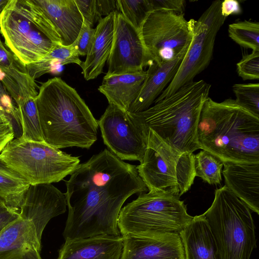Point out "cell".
Masks as SVG:
<instances>
[{"label":"cell","mask_w":259,"mask_h":259,"mask_svg":"<svg viewBox=\"0 0 259 259\" xmlns=\"http://www.w3.org/2000/svg\"><path fill=\"white\" fill-rule=\"evenodd\" d=\"M66 186L65 240L121 235L118 219L123 203L132 195L148 190L137 166L107 149L79 164Z\"/></svg>","instance_id":"1"},{"label":"cell","mask_w":259,"mask_h":259,"mask_svg":"<svg viewBox=\"0 0 259 259\" xmlns=\"http://www.w3.org/2000/svg\"><path fill=\"white\" fill-rule=\"evenodd\" d=\"M200 149L224 162L259 163V117L235 100L204 102L197 129Z\"/></svg>","instance_id":"2"},{"label":"cell","mask_w":259,"mask_h":259,"mask_svg":"<svg viewBox=\"0 0 259 259\" xmlns=\"http://www.w3.org/2000/svg\"><path fill=\"white\" fill-rule=\"evenodd\" d=\"M36 103L47 144L59 149H89L97 141L98 120L77 91L60 77L41 83Z\"/></svg>","instance_id":"3"},{"label":"cell","mask_w":259,"mask_h":259,"mask_svg":"<svg viewBox=\"0 0 259 259\" xmlns=\"http://www.w3.org/2000/svg\"><path fill=\"white\" fill-rule=\"evenodd\" d=\"M211 85L201 79L189 82L147 109L128 113L142 130H152L172 148L193 153L200 149L197 129L203 105Z\"/></svg>","instance_id":"4"},{"label":"cell","mask_w":259,"mask_h":259,"mask_svg":"<svg viewBox=\"0 0 259 259\" xmlns=\"http://www.w3.org/2000/svg\"><path fill=\"white\" fill-rule=\"evenodd\" d=\"M0 32L7 47L25 66L62 44L54 26L33 0H9L0 14Z\"/></svg>","instance_id":"5"},{"label":"cell","mask_w":259,"mask_h":259,"mask_svg":"<svg viewBox=\"0 0 259 259\" xmlns=\"http://www.w3.org/2000/svg\"><path fill=\"white\" fill-rule=\"evenodd\" d=\"M203 214L214 240L217 259H250L256 239L246 204L224 186L215 189L213 202Z\"/></svg>","instance_id":"6"},{"label":"cell","mask_w":259,"mask_h":259,"mask_svg":"<svg viewBox=\"0 0 259 259\" xmlns=\"http://www.w3.org/2000/svg\"><path fill=\"white\" fill-rule=\"evenodd\" d=\"M179 197L149 191L121 209L118 227L122 236L144 237L156 233H179L193 217Z\"/></svg>","instance_id":"7"},{"label":"cell","mask_w":259,"mask_h":259,"mask_svg":"<svg viewBox=\"0 0 259 259\" xmlns=\"http://www.w3.org/2000/svg\"><path fill=\"white\" fill-rule=\"evenodd\" d=\"M194 155L175 150L149 128L145 152L137 168L149 191L180 197L190 189L196 177Z\"/></svg>","instance_id":"8"},{"label":"cell","mask_w":259,"mask_h":259,"mask_svg":"<svg viewBox=\"0 0 259 259\" xmlns=\"http://www.w3.org/2000/svg\"><path fill=\"white\" fill-rule=\"evenodd\" d=\"M0 160L23 177L29 185L51 184L71 175L79 164L72 156L45 142L14 139L0 153Z\"/></svg>","instance_id":"9"},{"label":"cell","mask_w":259,"mask_h":259,"mask_svg":"<svg viewBox=\"0 0 259 259\" xmlns=\"http://www.w3.org/2000/svg\"><path fill=\"white\" fill-rule=\"evenodd\" d=\"M221 2H213L198 20L188 21L192 33L191 43L174 77L155 102L193 81L209 64L217 34L226 19L221 13Z\"/></svg>","instance_id":"10"},{"label":"cell","mask_w":259,"mask_h":259,"mask_svg":"<svg viewBox=\"0 0 259 259\" xmlns=\"http://www.w3.org/2000/svg\"><path fill=\"white\" fill-rule=\"evenodd\" d=\"M144 44L154 63L168 62L189 47L192 38L184 15L161 10H152L140 29Z\"/></svg>","instance_id":"11"},{"label":"cell","mask_w":259,"mask_h":259,"mask_svg":"<svg viewBox=\"0 0 259 259\" xmlns=\"http://www.w3.org/2000/svg\"><path fill=\"white\" fill-rule=\"evenodd\" d=\"M98 123L110 151L122 160L142 161L148 132L137 125L127 111L109 104Z\"/></svg>","instance_id":"12"},{"label":"cell","mask_w":259,"mask_h":259,"mask_svg":"<svg viewBox=\"0 0 259 259\" xmlns=\"http://www.w3.org/2000/svg\"><path fill=\"white\" fill-rule=\"evenodd\" d=\"M107 63V76L141 72L154 63L141 30L118 11L115 13L112 46Z\"/></svg>","instance_id":"13"},{"label":"cell","mask_w":259,"mask_h":259,"mask_svg":"<svg viewBox=\"0 0 259 259\" xmlns=\"http://www.w3.org/2000/svg\"><path fill=\"white\" fill-rule=\"evenodd\" d=\"M67 202L65 194L51 184L30 185L19 210L21 218L34 225L39 238L49 222L65 213Z\"/></svg>","instance_id":"14"},{"label":"cell","mask_w":259,"mask_h":259,"mask_svg":"<svg viewBox=\"0 0 259 259\" xmlns=\"http://www.w3.org/2000/svg\"><path fill=\"white\" fill-rule=\"evenodd\" d=\"M123 238L120 259H186L178 233H156L144 237L123 236Z\"/></svg>","instance_id":"15"},{"label":"cell","mask_w":259,"mask_h":259,"mask_svg":"<svg viewBox=\"0 0 259 259\" xmlns=\"http://www.w3.org/2000/svg\"><path fill=\"white\" fill-rule=\"evenodd\" d=\"M41 242L33 223L20 217L0 233V259H42Z\"/></svg>","instance_id":"16"},{"label":"cell","mask_w":259,"mask_h":259,"mask_svg":"<svg viewBox=\"0 0 259 259\" xmlns=\"http://www.w3.org/2000/svg\"><path fill=\"white\" fill-rule=\"evenodd\" d=\"M123 246L122 235H99L65 240L57 259H120Z\"/></svg>","instance_id":"17"},{"label":"cell","mask_w":259,"mask_h":259,"mask_svg":"<svg viewBox=\"0 0 259 259\" xmlns=\"http://www.w3.org/2000/svg\"><path fill=\"white\" fill-rule=\"evenodd\" d=\"M225 186L259 214V163H223Z\"/></svg>","instance_id":"18"},{"label":"cell","mask_w":259,"mask_h":259,"mask_svg":"<svg viewBox=\"0 0 259 259\" xmlns=\"http://www.w3.org/2000/svg\"><path fill=\"white\" fill-rule=\"evenodd\" d=\"M188 48L168 62L159 65L153 63L149 66L139 94L127 112L143 111L154 103L174 77Z\"/></svg>","instance_id":"19"},{"label":"cell","mask_w":259,"mask_h":259,"mask_svg":"<svg viewBox=\"0 0 259 259\" xmlns=\"http://www.w3.org/2000/svg\"><path fill=\"white\" fill-rule=\"evenodd\" d=\"M0 81L16 104L37 95V85L28 74L26 66L6 48L1 37Z\"/></svg>","instance_id":"20"},{"label":"cell","mask_w":259,"mask_h":259,"mask_svg":"<svg viewBox=\"0 0 259 259\" xmlns=\"http://www.w3.org/2000/svg\"><path fill=\"white\" fill-rule=\"evenodd\" d=\"M33 1L54 26L62 45H72L77 38L83 21L74 0Z\"/></svg>","instance_id":"21"},{"label":"cell","mask_w":259,"mask_h":259,"mask_svg":"<svg viewBox=\"0 0 259 259\" xmlns=\"http://www.w3.org/2000/svg\"><path fill=\"white\" fill-rule=\"evenodd\" d=\"M115 13L102 18L95 28L86 59L80 65L87 80L94 79L100 75L108 60L113 42Z\"/></svg>","instance_id":"22"},{"label":"cell","mask_w":259,"mask_h":259,"mask_svg":"<svg viewBox=\"0 0 259 259\" xmlns=\"http://www.w3.org/2000/svg\"><path fill=\"white\" fill-rule=\"evenodd\" d=\"M179 235L186 259H217L214 240L203 214L193 217Z\"/></svg>","instance_id":"23"},{"label":"cell","mask_w":259,"mask_h":259,"mask_svg":"<svg viewBox=\"0 0 259 259\" xmlns=\"http://www.w3.org/2000/svg\"><path fill=\"white\" fill-rule=\"evenodd\" d=\"M147 71L113 75H105L99 91L113 104L127 111L136 99L146 77Z\"/></svg>","instance_id":"24"},{"label":"cell","mask_w":259,"mask_h":259,"mask_svg":"<svg viewBox=\"0 0 259 259\" xmlns=\"http://www.w3.org/2000/svg\"><path fill=\"white\" fill-rule=\"evenodd\" d=\"M29 184L20 175L0 160V203L19 212Z\"/></svg>","instance_id":"25"},{"label":"cell","mask_w":259,"mask_h":259,"mask_svg":"<svg viewBox=\"0 0 259 259\" xmlns=\"http://www.w3.org/2000/svg\"><path fill=\"white\" fill-rule=\"evenodd\" d=\"M73 44L67 46L59 44L41 60L27 65L26 68L29 76L35 80L63 65L74 63L80 66L82 62Z\"/></svg>","instance_id":"26"},{"label":"cell","mask_w":259,"mask_h":259,"mask_svg":"<svg viewBox=\"0 0 259 259\" xmlns=\"http://www.w3.org/2000/svg\"><path fill=\"white\" fill-rule=\"evenodd\" d=\"M36 98L28 97L16 104L22 130L21 136L27 141L45 142L40 124Z\"/></svg>","instance_id":"27"},{"label":"cell","mask_w":259,"mask_h":259,"mask_svg":"<svg viewBox=\"0 0 259 259\" xmlns=\"http://www.w3.org/2000/svg\"><path fill=\"white\" fill-rule=\"evenodd\" d=\"M196 176L210 185L220 184L223 162L210 153L202 150L194 155Z\"/></svg>","instance_id":"28"},{"label":"cell","mask_w":259,"mask_h":259,"mask_svg":"<svg viewBox=\"0 0 259 259\" xmlns=\"http://www.w3.org/2000/svg\"><path fill=\"white\" fill-rule=\"evenodd\" d=\"M230 37L242 47L259 51V23L244 20L229 25Z\"/></svg>","instance_id":"29"},{"label":"cell","mask_w":259,"mask_h":259,"mask_svg":"<svg viewBox=\"0 0 259 259\" xmlns=\"http://www.w3.org/2000/svg\"><path fill=\"white\" fill-rule=\"evenodd\" d=\"M116 2L117 11L139 30L152 11L150 0H117Z\"/></svg>","instance_id":"30"},{"label":"cell","mask_w":259,"mask_h":259,"mask_svg":"<svg viewBox=\"0 0 259 259\" xmlns=\"http://www.w3.org/2000/svg\"><path fill=\"white\" fill-rule=\"evenodd\" d=\"M236 102L254 115L259 117V84L238 83L233 86Z\"/></svg>","instance_id":"31"},{"label":"cell","mask_w":259,"mask_h":259,"mask_svg":"<svg viewBox=\"0 0 259 259\" xmlns=\"http://www.w3.org/2000/svg\"><path fill=\"white\" fill-rule=\"evenodd\" d=\"M238 75L243 80L259 79V51H252L244 56L237 63Z\"/></svg>","instance_id":"32"},{"label":"cell","mask_w":259,"mask_h":259,"mask_svg":"<svg viewBox=\"0 0 259 259\" xmlns=\"http://www.w3.org/2000/svg\"><path fill=\"white\" fill-rule=\"evenodd\" d=\"M95 32V28L83 21L78 35L72 44L76 48L79 56H87L93 41Z\"/></svg>","instance_id":"33"},{"label":"cell","mask_w":259,"mask_h":259,"mask_svg":"<svg viewBox=\"0 0 259 259\" xmlns=\"http://www.w3.org/2000/svg\"><path fill=\"white\" fill-rule=\"evenodd\" d=\"M0 112L6 114L20 125L17 105L0 81Z\"/></svg>","instance_id":"34"},{"label":"cell","mask_w":259,"mask_h":259,"mask_svg":"<svg viewBox=\"0 0 259 259\" xmlns=\"http://www.w3.org/2000/svg\"><path fill=\"white\" fill-rule=\"evenodd\" d=\"M84 22L91 27L99 19L96 10V0H74Z\"/></svg>","instance_id":"35"},{"label":"cell","mask_w":259,"mask_h":259,"mask_svg":"<svg viewBox=\"0 0 259 259\" xmlns=\"http://www.w3.org/2000/svg\"><path fill=\"white\" fill-rule=\"evenodd\" d=\"M15 131L12 120L0 112V153L14 139Z\"/></svg>","instance_id":"36"},{"label":"cell","mask_w":259,"mask_h":259,"mask_svg":"<svg viewBox=\"0 0 259 259\" xmlns=\"http://www.w3.org/2000/svg\"><path fill=\"white\" fill-rule=\"evenodd\" d=\"M152 10H161L184 15L186 1L184 0H150Z\"/></svg>","instance_id":"37"},{"label":"cell","mask_w":259,"mask_h":259,"mask_svg":"<svg viewBox=\"0 0 259 259\" xmlns=\"http://www.w3.org/2000/svg\"><path fill=\"white\" fill-rule=\"evenodd\" d=\"M20 217L19 213L0 203V233Z\"/></svg>","instance_id":"38"},{"label":"cell","mask_w":259,"mask_h":259,"mask_svg":"<svg viewBox=\"0 0 259 259\" xmlns=\"http://www.w3.org/2000/svg\"><path fill=\"white\" fill-rule=\"evenodd\" d=\"M98 16L101 20L104 17L117 11V2L115 0H96Z\"/></svg>","instance_id":"39"},{"label":"cell","mask_w":259,"mask_h":259,"mask_svg":"<svg viewBox=\"0 0 259 259\" xmlns=\"http://www.w3.org/2000/svg\"><path fill=\"white\" fill-rule=\"evenodd\" d=\"M242 12L240 3L236 0H225L221 4V13L223 16L227 18L231 15H238Z\"/></svg>","instance_id":"40"},{"label":"cell","mask_w":259,"mask_h":259,"mask_svg":"<svg viewBox=\"0 0 259 259\" xmlns=\"http://www.w3.org/2000/svg\"><path fill=\"white\" fill-rule=\"evenodd\" d=\"M9 0H0V14L8 4Z\"/></svg>","instance_id":"41"}]
</instances>
